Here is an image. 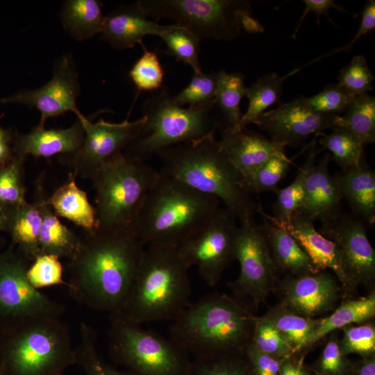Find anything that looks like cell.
<instances>
[{
    "label": "cell",
    "mask_w": 375,
    "mask_h": 375,
    "mask_svg": "<svg viewBox=\"0 0 375 375\" xmlns=\"http://www.w3.org/2000/svg\"><path fill=\"white\" fill-rule=\"evenodd\" d=\"M69 260L67 287L78 303L110 316L121 312L140 267L145 245L132 228L84 231Z\"/></svg>",
    "instance_id": "cell-1"
},
{
    "label": "cell",
    "mask_w": 375,
    "mask_h": 375,
    "mask_svg": "<svg viewBox=\"0 0 375 375\" xmlns=\"http://www.w3.org/2000/svg\"><path fill=\"white\" fill-rule=\"evenodd\" d=\"M160 172L222 203L242 223L261 208L220 150L215 137L159 151Z\"/></svg>",
    "instance_id": "cell-2"
},
{
    "label": "cell",
    "mask_w": 375,
    "mask_h": 375,
    "mask_svg": "<svg viewBox=\"0 0 375 375\" xmlns=\"http://www.w3.org/2000/svg\"><path fill=\"white\" fill-rule=\"evenodd\" d=\"M255 317L241 300L213 292L190 303L172 320L169 338L197 358L243 352L251 342Z\"/></svg>",
    "instance_id": "cell-3"
},
{
    "label": "cell",
    "mask_w": 375,
    "mask_h": 375,
    "mask_svg": "<svg viewBox=\"0 0 375 375\" xmlns=\"http://www.w3.org/2000/svg\"><path fill=\"white\" fill-rule=\"evenodd\" d=\"M147 246L124 307L116 315L140 325L174 319L190 303L191 294L189 268L177 246Z\"/></svg>",
    "instance_id": "cell-4"
},
{
    "label": "cell",
    "mask_w": 375,
    "mask_h": 375,
    "mask_svg": "<svg viewBox=\"0 0 375 375\" xmlns=\"http://www.w3.org/2000/svg\"><path fill=\"white\" fill-rule=\"evenodd\" d=\"M219 201L159 172L134 225L144 245L178 246L217 210Z\"/></svg>",
    "instance_id": "cell-5"
},
{
    "label": "cell",
    "mask_w": 375,
    "mask_h": 375,
    "mask_svg": "<svg viewBox=\"0 0 375 375\" xmlns=\"http://www.w3.org/2000/svg\"><path fill=\"white\" fill-rule=\"evenodd\" d=\"M142 111L145 123L124 153L142 161L162 149L213 138L220 126L215 103L184 108L162 87L148 97Z\"/></svg>",
    "instance_id": "cell-6"
},
{
    "label": "cell",
    "mask_w": 375,
    "mask_h": 375,
    "mask_svg": "<svg viewBox=\"0 0 375 375\" xmlns=\"http://www.w3.org/2000/svg\"><path fill=\"white\" fill-rule=\"evenodd\" d=\"M4 333L0 356L6 375H62L76 363L69 328L60 317L29 319Z\"/></svg>",
    "instance_id": "cell-7"
},
{
    "label": "cell",
    "mask_w": 375,
    "mask_h": 375,
    "mask_svg": "<svg viewBox=\"0 0 375 375\" xmlns=\"http://www.w3.org/2000/svg\"><path fill=\"white\" fill-rule=\"evenodd\" d=\"M159 171L122 153L91 178L95 190L97 226L132 228ZM96 226V227H97Z\"/></svg>",
    "instance_id": "cell-8"
},
{
    "label": "cell",
    "mask_w": 375,
    "mask_h": 375,
    "mask_svg": "<svg viewBox=\"0 0 375 375\" xmlns=\"http://www.w3.org/2000/svg\"><path fill=\"white\" fill-rule=\"evenodd\" d=\"M148 17L167 18L206 38L231 41L242 30L260 33L262 25L251 16L249 1L244 0H139Z\"/></svg>",
    "instance_id": "cell-9"
},
{
    "label": "cell",
    "mask_w": 375,
    "mask_h": 375,
    "mask_svg": "<svg viewBox=\"0 0 375 375\" xmlns=\"http://www.w3.org/2000/svg\"><path fill=\"white\" fill-rule=\"evenodd\" d=\"M109 346L112 355L138 375H189L188 353L172 339L110 316Z\"/></svg>",
    "instance_id": "cell-10"
},
{
    "label": "cell",
    "mask_w": 375,
    "mask_h": 375,
    "mask_svg": "<svg viewBox=\"0 0 375 375\" xmlns=\"http://www.w3.org/2000/svg\"><path fill=\"white\" fill-rule=\"evenodd\" d=\"M237 222L228 210L219 207L205 223L177 246L188 267H196L209 286H215L225 269L235 260L239 228Z\"/></svg>",
    "instance_id": "cell-11"
},
{
    "label": "cell",
    "mask_w": 375,
    "mask_h": 375,
    "mask_svg": "<svg viewBox=\"0 0 375 375\" xmlns=\"http://www.w3.org/2000/svg\"><path fill=\"white\" fill-rule=\"evenodd\" d=\"M31 262L12 245L0 253V319L5 328L32 319L60 317L64 311L61 303L29 283Z\"/></svg>",
    "instance_id": "cell-12"
},
{
    "label": "cell",
    "mask_w": 375,
    "mask_h": 375,
    "mask_svg": "<svg viewBox=\"0 0 375 375\" xmlns=\"http://www.w3.org/2000/svg\"><path fill=\"white\" fill-rule=\"evenodd\" d=\"M240 224L235 260L240 272L229 286L236 299H249L257 308L275 288L277 276L260 225L254 218Z\"/></svg>",
    "instance_id": "cell-13"
},
{
    "label": "cell",
    "mask_w": 375,
    "mask_h": 375,
    "mask_svg": "<svg viewBox=\"0 0 375 375\" xmlns=\"http://www.w3.org/2000/svg\"><path fill=\"white\" fill-rule=\"evenodd\" d=\"M81 119L85 132L83 143L75 154L63 160L76 176L89 179L106 163L124 153L146 121L144 116L133 122L127 118L120 123L102 119L94 123L84 115Z\"/></svg>",
    "instance_id": "cell-14"
},
{
    "label": "cell",
    "mask_w": 375,
    "mask_h": 375,
    "mask_svg": "<svg viewBox=\"0 0 375 375\" xmlns=\"http://www.w3.org/2000/svg\"><path fill=\"white\" fill-rule=\"evenodd\" d=\"M320 223L318 232L335 244L354 290L362 285L369 292L374 291L375 251L367 238V225L353 214L342 211Z\"/></svg>",
    "instance_id": "cell-15"
},
{
    "label": "cell",
    "mask_w": 375,
    "mask_h": 375,
    "mask_svg": "<svg viewBox=\"0 0 375 375\" xmlns=\"http://www.w3.org/2000/svg\"><path fill=\"white\" fill-rule=\"evenodd\" d=\"M81 92L78 73L72 54H65L54 63L53 76L35 90H24L0 99V104L20 103L36 108L40 113L37 126L43 128L46 121L71 111L79 116L76 99Z\"/></svg>",
    "instance_id": "cell-16"
},
{
    "label": "cell",
    "mask_w": 375,
    "mask_h": 375,
    "mask_svg": "<svg viewBox=\"0 0 375 375\" xmlns=\"http://www.w3.org/2000/svg\"><path fill=\"white\" fill-rule=\"evenodd\" d=\"M340 115L319 113L297 99L263 112L256 125L266 131L270 140L284 147H299L312 135L315 137L338 124Z\"/></svg>",
    "instance_id": "cell-17"
},
{
    "label": "cell",
    "mask_w": 375,
    "mask_h": 375,
    "mask_svg": "<svg viewBox=\"0 0 375 375\" xmlns=\"http://www.w3.org/2000/svg\"><path fill=\"white\" fill-rule=\"evenodd\" d=\"M276 287L278 288L280 304L307 318L333 310L342 295L338 281L326 270L301 276H283Z\"/></svg>",
    "instance_id": "cell-18"
},
{
    "label": "cell",
    "mask_w": 375,
    "mask_h": 375,
    "mask_svg": "<svg viewBox=\"0 0 375 375\" xmlns=\"http://www.w3.org/2000/svg\"><path fill=\"white\" fill-rule=\"evenodd\" d=\"M219 131L218 146L242 176L245 186L268 159L274 156H285V147L246 128L224 127Z\"/></svg>",
    "instance_id": "cell-19"
},
{
    "label": "cell",
    "mask_w": 375,
    "mask_h": 375,
    "mask_svg": "<svg viewBox=\"0 0 375 375\" xmlns=\"http://www.w3.org/2000/svg\"><path fill=\"white\" fill-rule=\"evenodd\" d=\"M288 231L298 242L317 271L328 269L334 273L343 297H350L356 292L346 274L335 244L315 229L312 221L295 213Z\"/></svg>",
    "instance_id": "cell-20"
},
{
    "label": "cell",
    "mask_w": 375,
    "mask_h": 375,
    "mask_svg": "<svg viewBox=\"0 0 375 375\" xmlns=\"http://www.w3.org/2000/svg\"><path fill=\"white\" fill-rule=\"evenodd\" d=\"M170 25H160L148 19L139 1L122 6L104 17L100 33L101 40L113 48H133L143 44V38L149 35L160 37Z\"/></svg>",
    "instance_id": "cell-21"
},
{
    "label": "cell",
    "mask_w": 375,
    "mask_h": 375,
    "mask_svg": "<svg viewBox=\"0 0 375 375\" xmlns=\"http://www.w3.org/2000/svg\"><path fill=\"white\" fill-rule=\"evenodd\" d=\"M81 116L67 128L45 129L35 126L31 132L13 135L14 156L25 159L28 156L49 158L60 154L67 158L75 154L84 138V128Z\"/></svg>",
    "instance_id": "cell-22"
},
{
    "label": "cell",
    "mask_w": 375,
    "mask_h": 375,
    "mask_svg": "<svg viewBox=\"0 0 375 375\" xmlns=\"http://www.w3.org/2000/svg\"><path fill=\"white\" fill-rule=\"evenodd\" d=\"M331 156L328 153L310 166L305 179L303 206L296 212L313 222L335 217L342 210V196L334 176L328 171Z\"/></svg>",
    "instance_id": "cell-23"
},
{
    "label": "cell",
    "mask_w": 375,
    "mask_h": 375,
    "mask_svg": "<svg viewBox=\"0 0 375 375\" xmlns=\"http://www.w3.org/2000/svg\"><path fill=\"white\" fill-rule=\"evenodd\" d=\"M258 213L262 216L260 225L275 269L283 276H301L317 271L298 242L286 230L265 216L262 207Z\"/></svg>",
    "instance_id": "cell-24"
},
{
    "label": "cell",
    "mask_w": 375,
    "mask_h": 375,
    "mask_svg": "<svg viewBox=\"0 0 375 375\" xmlns=\"http://www.w3.org/2000/svg\"><path fill=\"white\" fill-rule=\"evenodd\" d=\"M342 199L367 226L375 222V174L363 163L334 176Z\"/></svg>",
    "instance_id": "cell-25"
},
{
    "label": "cell",
    "mask_w": 375,
    "mask_h": 375,
    "mask_svg": "<svg viewBox=\"0 0 375 375\" xmlns=\"http://www.w3.org/2000/svg\"><path fill=\"white\" fill-rule=\"evenodd\" d=\"M76 177L74 173H69L67 181L44 201L57 216L72 222L84 231H91L97 224L96 209L90 203L87 192L77 185Z\"/></svg>",
    "instance_id": "cell-26"
},
{
    "label": "cell",
    "mask_w": 375,
    "mask_h": 375,
    "mask_svg": "<svg viewBox=\"0 0 375 375\" xmlns=\"http://www.w3.org/2000/svg\"><path fill=\"white\" fill-rule=\"evenodd\" d=\"M40 190L36 199L42 219L39 238L40 254L53 255L60 259L66 258L70 260L78 251L81 238L60 222L45 203Z\"/></svg>",
    "instance_id": "cell-27"
},
{
    "label": "cell",
    "mask_w": 375,
    "mask_h": 375,
    "mask_svg": "<svg viewBox=\"0 0 375 375\" xmlns=\"http://www.w3.org/2000/svg\"><path fill=\"white\" fill-rule=\"evenodd\" d=\"M39 205L26 201L14 210L8 211L6 231L10 234L12 245L32 262L40 255L39 238L42 226Z\"/></svg>",
    "instance_id": "cell-28"
},
{
    "label": "cell",
    "mask_w": 375,
    "mask_h": 375,
    "mask_svg": "<svg viewBox=\"0 0 375 375\" xmlns=\"http://www.w3.org/2000/svg\"><path fill=\"white\" fill-rule=\"evenodd\" d=\"M375 316V291L365 297L344 300L330 315L317 319L310 348L324 336L351 324L370 321Z\"/></svg>",
    "instance_id": "cell-29"
},
{
    "label": "cell",
    "mask_w": 375,
    "mask_h": 375,
    "mask_svg": "<svg viewBox=\"0 0 375 375\" xmlns=\"http://www.w3.org/2000/svg\"><path fill=\"white\" fill-rule=\"evenodd\" d=\"M103 4L98 0H67L59 17L66 31L78 41L100 34L104 17Z\"/></svg>",
    "instance_id": "cell-30"
},
{
    "label": "cell",
    "mask_w": 375,
    "mask_h": 375,
    "mask_svg": "<svg viewBox=\"0 0 375 375\" xmlns=\"http://www.w3.org/2000/svg\"><path fill=\"white\" fill-rule=\"evenodd\" d=\"M314 138L309 144L306 159L299 169L297 176L288 187L276 192L277 198L273 205V216L265 214L267 219L288 231L293 215L303 206L305 197V179L311 164L321 149Z\"/></svg>",
    "instance_id": "cell-31"
},
{
    "label": "cell",
    "mask_w": 375,
    "mask_h": 375,
    "mask_svg": "<svg viewBox=\"0 0 375 375\" xmlns=\"http://www.w3.org/2000/svg\"><path fill=\"white\" fill-rule=\"evenodd\" d=\"M246 89L242 74L223 70L217 73L215 104L220 118L219 130L238 124L242 116L240 103Z\"/></svg>",
    "instance_id": "cell-32"
},
{
    "label": "cell",
    "mask_w": 375,
    "mask_h": 375,
    "mask_svg": "<svg viewBox=\"0 0 375 375\" xmlns=\"http://www.w3.org/2000/svg\"><path fill=\"white\" fill-rule=\"evenodd\" d=\"M288 76V74L280 76L274 72L267 74L247 87L245 97L249 100L248 108L234 127L242 129L250 124H257L259 117L267 108L275 103L281 104L282 85Z\"/></svg>",
    "instance_id": "cell-33"
},
{
    "label": "cell",
    "mask_w": 375,
    "mask_h": 375,
    "mask_svg": "<svg viewBox=\"0 0 375 375\" xmlns=\"http://www.w3.org/2000/svg\"><path fill=\"white\" fill-rule=\"evenodd\" d=\"M264 316L279 331L295 353L310 348L317 319L301 316L280 303L270 308Z\"/></svg>",
    "instance_id": "cell-34"
},
{
    "label": "cell",
    "mask_w": 375,
    "mask_h": 375,
    "mask_svg": "<svg viewBox=\"0 0 375 375\" xmlns=\"http://www.w3.org/2000/svg\"><path fill=\"white\" fill-rule=\"evenodd\" d=\"M318 142L329 151L333 159L345 170L362 164L364 145L353 133L342 126H335L329 134L320 135Z\"/></svg>",
    "instance_id": "cell-35"
},
{
    "label": "cell",
    "mask_w": 375,
    "mask_h": 375,
    "mask_svg": "<svg viewBox=\"0 0 375 375\" xmlns=\"http://www.w3.org/2000/svg\"><path fill=\"white\" fill-rule=\"evenodd\" d=\"M338 126L353 133L364 147L375 142V98L368 94L356 96L344 112L340 115Z\"/></svg>",
    "instance_id": "cell-36"
},
{
    "label": "cell",
    "mask_w": 375,
    "mask_h": 375,
    "mask_svg": "<svg viewBox=\"0 0 375 375\" xmlns=\"http://www.w3.org/2000/svg\"><path fill=\"white\" fill-rule=\"evenodd\" d=\"M159 38L166 45L168 55L190 66L193 72L202 71L199 58L201 40L191 31L173 24Z\"/></svg>",
    "instance_id": "cell-37"
},
{
    "label": "cell",
    "mask_w": 375,
    "mask_h": 375,
    "mask_svg": "<svg viewBox=\"0 0 375 375\" xmlns=\"http://www.w3.org/2000/svg\"><path fill=\"white\" fill-rule=\"evenodd\" d=\"M97 333L88 324L80 326V339L76 349V363L85 375H126L110 367L100 358L97 347Z\"/></svg>",
    "instance_id": "cell-38"
},
{
    "label": "cell",
    "mask_w": 375,
    "mask_h": 375,
    "mask_svg": "<svg viewBox=\"0 0 375 375\" xmlns=\"http://www.w3.org/2000/svg\"><path fill=\"white\" fill-rule=\"evenodd\" d=\"M251 343L263 353L278 359L295 354L292 347L264 315L255 317Z\"/></svg>",
    "instance_id": "cell-39"
},
{
    "label": "cell",
    "mask_w": 375,
    "mask_h": 375,
    "mask_svg": "<svg viewBox=\"0 0 375 375\" xmlns=\"http://www.w3.org/2000/svg\"><path fill=\"white\" fill-rule=\"evenodd\" d=\"M191 375H252L243 352L198 357Z\"/></svg>",
    "instance_id": "cell-40"
},
{
    "label": "cell",
    "mask_w": 375,
    "mask_h": 375,
    "mask_svg": "<svg viewBox=\"0 0 375 375\" xmlns=\"http://www.w3.org/2000/svg\"><path fill=\"white\" fill-rule=\"evenodd\" d=\"M24 159L14 156L0 170V206L7 211L14 210L26 201L23 180Z\"/></svg>",
    "instance_id": "cell-41"
},
{
    "label": "cell",
    "mask_w": 375,
    "mask_h": 375,
    "mask_svg": "<svg viewBox=\"0 0 375 375\" xmlns=\"http://www.w3.org/2000/svg\"><path fill=\"white\" fill-rule=\"evenodd\" d=\"M217 73L193 72L188 85L178 94L174 100L181 106L190 108L204 107L215 103Z\"/></svg>",
    "instance_id": "cell-42"
},
{
    "label": "cell",
    "mask_w": 375,
    "mask_h": 375,
    "mask_svg": "<svg viewBox=\"0 0 375 375\" xmlns=\"http://www.w3.org/2000/svg\"><path fill=\"white\" fill-rule=\"evenodd\" d=\"M143 54L134 63L129 76L138 91H156L162 88L165 72L155 51L147 50L141 44Z\"/></svg>",
    "instance_id": "cell-43"
},
{
    "label": "cell",
    "mask_w": 375,
    "mask_h": 375,
    "mask_svg": "<svg viewBox=\"0 0 375 375\" xmlns=\"http://www.w3.org/2000/svg\"><path fill=\"white\" fill-rule=\"evenodd\" d=\"M355 96L339 83L327 85L320 92L310 97H299V101L311 110L324 114L341 115Z\"/></svg>",
    "instance_id": "cell-44"
},
{
    "label": "cell",
    "mask_w": 375,
    "mask_h": 375,
    "mask_svg": "<svg viewBox=\"0 0 375 375\" xmlns=\"http://www.w3.org/2000/svg\"><path fill=\"white\" fill-rule=\"evenodd\" d=\"M343 336L339 340L341 352L347 356L356 353L361 358L375 356V325L365 322L348 325L341 328Z\"/></svg>",
    "instance_id": "cell-45"
},
{
    "label": "cell",
    "mask_w": 375,
    "mask_h": 375,
    "mask_svg": "<svg viewBox=\"0 0 375 375\" xmlns=\"http://www.w3.org/2000/svg\"><path fill=\"white\" fill-rule=\"evenodd\" d=\"M26 276L31 285L39 290L53 285H67L63 279V266L60 258L53 255L37 256L30 263Z\"/></svg>",
    "instance_id": "cell-46"
},
{
    "label": "cell",
    "mask_w": 375,
    "mask_h": 375,
    "mask_svg": "<svg viewBox=\"0 0 375 375\" xmlns=\"http://www.w3.org/2000/svg\"><path fill=\"white\" fill-rule=\"evenodd\" d=\"M291 160L285 156H274L268 159L253 174L247 184L249 193L266 191L277 192L278 183L286 174Z\"/></svg>",
    "instance_id": "cell-47"
},
{
    "label": "cell",
    "mask_w": 375,
    "mask_h": 375,
    "mask_svg": "<svg viewBox=\"0 0 375 375\" xmlns=\"http://www.w3.org/2000/svg\"><path fill=\"white\" fill-rule=\"evenodd\" d=\"M338 79V83L355 97L373 90L374 75L361 55L354 56L350 63L340 70Z\"/></svg>",
    "instance_id": "cell-48"
},
{
    "label": "cell",
    "mask_w": 375,
    "mask_h": 375,
    "mask_svg": "<svg viewBox=\"0 0 375 375\" xmlns=\"http://www.w3.org/2000/svg\"><path fill=\"white\" fill-rule=\"evenodd\" d=\"M314 369L318 375H351V362L341 352L335 331L330 333Z\"/></svg>",
    "instance_id": "cell-49"
},
{
    "label": "cell",
    "mask_w": 375,
    "mask_h": 375,
    "mask_svg": "<svg viewBox=\"0 0 375 375\" xmlns=\"http://www.w3.org/2000/svg\"><path fill=\"white\" fill-rule=\"evenodd\" d=\"M244 355L252 375H279L281 365L284 359H278L265 353L251 342L244 349Z\"/></svg>",
    "instance_id": "cell-50"
},
{
    "label": "cell",
    "mask_w": 375,
    "mask_h": 375,
    "mask_svg": "<svg viewBox=\"0 0 375 375\" xmlns=\"http://www.w3.org/2000/svg\"><path fill=\"white\" fill-rule=\"evenodd\" d=\"M375 28V1L370 0L367 1L364 6L363 10L362 12V19L360 22V24L359 26V28L357 31V33L355 35V37L351 40V41L347 45H345L343 47H341L340 49H335L332 52H331L328 54H326L323 56H321L318 58L317 59H315L311 62H314L319 59H322V58H325L326 56H329L332 54L339 53L342 51H349L353 46L354 43H356L361 37L363 35L372 33ZM310 62V63H311ZM309 63V64H310Z\"/></svg>",
    "instance_id": "cell-51"
},
{
    "label": "cell",
    "mask_w": 375,
    "mask_h": 375,
    "mask_svg": "<svg viewBox=\"0 0 375 375\" xmlns=\"http://www.w3.org/2000/svg\"><path fill=\"white\" fill-rule=\"evenodd\" d=\"M303 2L305 4L306 7L301 17L299 19L297 26L292 35L293 38H295V35L298 31L299 28L300 27L305 17L309 12L315 13V15L318 16V21L322 15H326L327 17H328V10L331 7H333L340 11L349 13L346 10L336 5L335 3V1L333 0H303ZM328 19L331 20L329 17Z\"/></svg>",
    "instance_id": "cell-52"
},
{
    "label": "cell",
    "mask_w": 375,
    "mask_h": 375,
    "mask_svg": "<svg viewBox=\"0 0 375 375\" xmlns=\"http://www.w3.org/2000/svg\"><path fill=\"white\" fill-rule=\"evenodd\" d=\"M13 135L0 126V170L14 157Z\"/></svg>",
    "instance_id": "cell-53"
},
{
    "label": "cell",
    "mask_w": 375,
    "mask_h": 375,
    "mask_svg": "<svg viewBox=\"0 0 375 375\" xmlns=\"http://www.w3.org/2000/svg\"><path fill=\"white\" fill-rule=\"evenodd\" d=\"M292 356L283 360L279 375H312L303 365V358L297 360Z\"/></svg>",
    "instance_id": "cell-54"
},
{
    "label": "cell",
    "mask_w": 375,
    "mask_h": 375,
    "mask_svg": "<svg viewBox=\"0 0 375 375\" xmlns=\"http://www.w3.org/2000/svg\"><path fill=\"white\" fill-rule=\"evenodd\" d=\"M351 375H375V356L351 362Z\"/></svg>",
    "instance_id": "cell-55"
},
{
    "label": "cell",
    "mask_w": 375,
    "mask_h": 375,
    "mask_svg": "<svg viewBox=\"0 0 375 375\" xmlns=\"http://www.w3.org/2000/svg\"><path fill=\"white\" fill-rule=\"evenodd\" d=\"M8 222V212L3 208L0 206V233L2 231H6Z\"/></svg>",
    "instance_id": "cell-56"
},
{
    "label": "cell",
    "mask_w": 375,
    "mask_h": 375,
    "mask_svg": "<svg viewBox=\"0 0 375 375\" xmlns=\"http://www.w3.org/2000/svg\"><path fill=\"white\" fill-rule=\"evenodd\" d=\"M0 375H6L5 373L0 369Z\"/></svg>",
    "instance_id": "cell-57"
}]
</instances>
